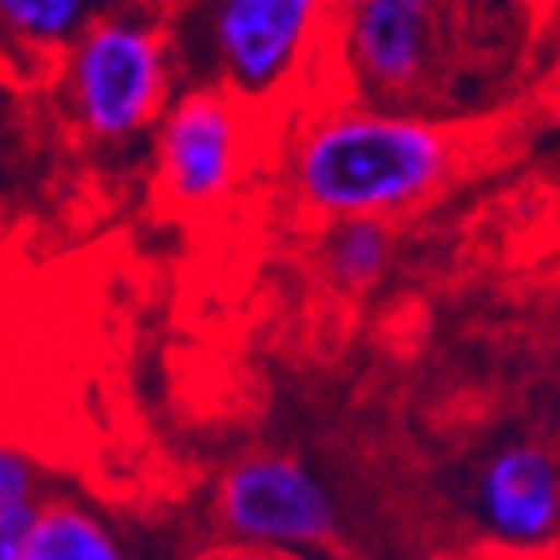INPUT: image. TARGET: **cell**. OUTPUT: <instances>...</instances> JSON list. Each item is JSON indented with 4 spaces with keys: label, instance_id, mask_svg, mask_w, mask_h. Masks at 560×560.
Instances as JSON below:
<instances>
[{
    "label": "cell",
    "instance_id": "1",
    "mask_svg": "<svg viewBox=\"0 0 560 560\" xmlns=\"http://www.w3.org/2000/svg\"><path fill=\"white\" fill-rule=\"evenodd\" d=\"M282 188L314 224L404 220L475 158L467 121L322 91L282 118Z\"/></svg>",
    "mask_w": 560,
    "mask_h": 560
},
{
    "label": "cell",
    "instance_id": "2",
    "mask_svg": "<svg viewBox=\"0 0 560 560\" xmlns=\"http://www.w3.org/2000/svg\"><path fill=\"white\" fill-rule=\"evenodd\" d=\"M161 20L177 83L215 86L262 121L326 91L334 0H177Z\"/></svg>",
    "mask_w": 560,
    "mask_h": 560
},
{
    "label": "cell",
    "instance_id": "3",
    "mask_svg": "<svg viewBox=\"0 0 560 560\" xmlns=\"http://www.w3.org/2000/svg\"><path fill=\"white\" fill-rule=\"evenodd\" d=\"M470 0H357L329 20L326 91L447 118V94L475 63Z\"/></svg>",
    "mask_w": 560,
    "mask_h": 560
},
{
    "label": "cell",
    "instance_id": "4",
    "mask_svg": "<svg viewBox=\"0 0 560 560\" xmlns=\"http://www.w3.org/2000/svg\"><path fill=\"white\" fill-rule=\"evenodd\" d=\"M67 114L98 150H126L158 126L177 91L165 20L98 9L56 59Z\"/></svg>",
    "mask_w": 560,
    "mask_h": 560
},
{
    "label": "cell",
    "instance_id": "5",
    "mask_svg": "<svg viewBox=\"0 0 560 560\" xmlns=\"http://www.w3.org/2000/svg\"><path fill=\"white\" fill-rule=\"evenodd\" d=\"M262 118L232 94L180 83L153 126V188L173 212H212L247 185Z\"/></svg>",
    "mask_w": 560,
    "mask_h": 560
},
{
    "label": "cell",
    "instance_id": "6",
    "mask_svg": "<svg viewBox=\"0 0 560 560\" xmlns=\"http://www.w3.org/2000/svg\"><path fill=\"white\" fill-rule=\"evenodd\" d=\"M215 517L235 541L255 549H310L337 525V502L302 458H240L215 486Z\"/></svg>",
    "mask_w": 560,
    "mask_h": 560
},
{
    "label": "cell",
    "instance_id": "7",
    "mask_svg": "<svg viewBox=\"0 0 560 560\" xmlns=\"http://www.w3.org/2000/svg\"><path fill=\"white\" fill-rule=\"evenodd\" d=\"M478 517L498 541L541 549L560 525V470L549 447L517 440L486 458L475 482Z\"/></svg>",
    "mask_w": 560,
    "mask_h": 560
},
{
    "label": "cell",
    "instance_id": "8",
    "mask_svg": "<svg viewBox=\"0 0 560 560\" xmlns=\"http://www.w3.org/2000/svg\"><path fill=\"white\" fill-rule=\"evenodd\" d=\"M396 259V224L388 220H334L318 232L322 279L341 294L373 290Z\"/></svg>",
    "mask_w": 560,
    "mask_h": 560
},
{
    "label": "cell",
    "instance_id": "9",
    "mask_svg": "<svg viewBox=\"0 0 560 560\" xmlns=\"http://www.w3.org/2000/svg\"><path fill=\"white\" fill-rule=\"evenodd\" d=\"M24 560H130L110 522L75 498L39 502L28 525Z\"/></svg>",
    "mask_w": 560,
    "mask_h": 560
},
{
    "label": "cell",
    "instance_id": "10",
    "mask_svg": "<svg viewBox=\"0 0 560 560\" xmlns=\"http://www.w3.org/2000/svg\"><path fill=\"white\" fill-rule=\"evenodd\" d=\"M98 0H0V36L28 59H59Z\"/></svg>",
    "mask_w": 560,
    "mask_h": 560
},
{
    "label": "cell",
    "instance_id": "11",
    "mask_svg": "<svg viewBox=\"0 0 560 560\" xmlns=\"http://www.w3.org/2000/svg\"><path fill=\"white\" fill-rule=\"evenodd\" d=\"M39 502V467L24 451L0 443V514H32Z\"/></svg>",
    "mask_w": 560,
    "mask_h": 560
},
{
    "label": "cell",
    "instance_id": "12",
    "mask_svg": "<svg viewBox=\"0 0 560 560\" xmlns=\"http://www.w3.org/2000/svg\"><path fill=\"white\" fill-rule=\"evenodd\" d=\"M32 514H0V560H24Z\"/></svg>",
    "mask_w": 560,
    "mask_h": 560
},
{
    "label": "cell",
    "instance_id": "13",
    "mask_svg": "<svg viewBox=\"0 0 560 560\" xmlns=\"http://www.w3.org/2000/svg\"><path fill=\"white\" fill-rule=\"evenodd\" d=\"M177 0H98V9H130V12H153V16H165Z\"/></svg>",
    "mask_w": 560,
    "mask_h": 560
},
{
    "label": "cell",
    "instance_id": "14",
    "mask_svg": "<svg viewBox=\"0 0 560 560\" xmlns=\"http://www.w3.org/2000/svg\"><path fill=\"white\" fill-rule=\"evenodd\" d=\"M208 560H279L271 557V552H247V549H232V552H215V557Z\"/></svg>",
    "mask_w": 560,
    "mask_h": 560
},
{
    "label": "cell",
    "instance_id": "15",
    "mask_svg": "<svg viewBox=\"0 0 560 560\" xmlns=\"http://www.w3.org/2000/svg\"><path fill=\"white\" fill-rule=\"evenodd\" d=\"M334 4L337 9H346V4H357V0H334Z\"/></svg>",
    "mask_w": 560,
    "mask_h": 560
}]
</instances>
